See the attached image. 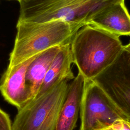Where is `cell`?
<instances>
[{
  "label": "cell",
  "mask_w": 130,
  "mask_h": 130,
  "mask_svg": "<svg viewBox=\"0 0 130 130\" xmlns=\"http://www.w3.org/2000/svg\"><path fill=\"white\" fill-rule=\"evenodd\" d=\"M60 47H54L39 54L28 67L25 83L30 100L38 95L47 70Z\"/></svg>",
  "instance_id": "11"
},
{
  "label": "cell",
  "mask_w": 130,
  "mask_h": 130,
  "mask_svg": "<svg viewBox=\"0 0 130 130\" xmlns=\"http://www.w3.org/2000/svg\"><path fill=\"white\" fill-rule=\"evenodd\" d=\"M70 81H60L18 110L12 130H55Z\"/></svg>",
  "instance_id": "4"
},
{
  "label": "cell",
  "mask_w": 130,
  "mask_h": 130,
  "mask_svg": "<svg viewBox=\"0 0 130 130\" xmlns=\"http://www.w3.org/2000/svg\"><path fill=\"white\" fill-rule=\"evenodd\" d=\"M102 130H130V124L124 120H118Z\"/></svg>",
  "instance_id": "13"
},
{
  "label": "cell",
  "mask_w": 130,
  "mask_h": 130,
  "mask_svg": "<svg viewBox=\"0 0 130 130\" xmlns=\"http://www.w3.org/2000/svg\"><path fill=\"white\" fill-rule=\"evenodd\" d=\"M38 55L15 66L7 67L1 78V94L6 101L17 110L30 100L25 83V76L28 67Z\"/></svg>",
  "instance_id": "7"
},
{
  "label": "cell",
  "mask_w": 130,
  "mask_h": 130,
  "mask_svg": "<svg viewBox=\"0 0 130 130\" xmlns=\"http://www.w3.org/2000/svg\"><path fill=\"white\" fill-rule=\"evenodd\" d=\"M85 82L86 79L79 72L70 81L55 130H74L76 127Z\"/></svg>",
  "instance_id": "8"
},
{
  "label": "cell",
  "mask_w": 130,
  "mask_h": 130,
  "mask_svg": "<svg viewBox=\"0 0 130 130\" xmlns=\"http://www.w3.org/2000/svg\"><path fill=\"white\" fill-rule=\"evenodd\" d=\"M81 27L60 20L42 23L17 21L8 67L18 65L51 48L71 43Z\"/></svg>",
  "instance_id": "2"
},
{
  "label": "cell",
  "mask_w": 130,
  "mask_h": 130,
  "mask_svg": "<svg viewBox=\"0 0 130 130\" xmlns=\"http://www.w3.org/2000/svg\"><path fill=\"white\" fill-rule=\"evenodd\" d=\"M123 50L130 54V41L128 44L123 47Z\"/></svg>",
  "instance_id": "14"
},
{
  "label": "cell",
  "mask_w": 130,
  "mask_h": 130,
  "mask_svg": "<svg viewBox=\"0 0 130 130\" xmlns=\"http://www.w3.org/2000/svg\"><path fill=\"white\" fill-rule=\"evenodd\" d=\"M9 1H12V0H9ZM14 1H18V2H19L21 0H14Z\"/></svg>",
  "instance_id": "15"
},
{
  "label": "cell",
  "mask_w": 130,
  "mask_h": 130,
  "mask_svg": "<svg viewBox=\"0 0 130 130\" xmlns=\"http://www.w3.org/2000/svg\"><path fill=\"white\" fill-rule=\"evenodd\" d=\"M73 62L86 80L110 66L123 50L119 37L90 25L81 27L70 43Z\"/></svg>",
  "instance_id": "1"
},
{
  "label": "cell",
  "mask_w": 130,
  "mask_h": 130,
  "mask_svg": "<svg viewBox=\"0 0 130 130\" xmlns=\"http://www.w3.org/2000/svg\"><path fill=\"white\" fill-rule=\"evenodd\" d=\"M91 80L130 124V54L123 50L113 64Z\"/></svg>",
  "instance_id": "5"
},
{
  "label": "cell",
  "mask_w": 130,
  "mask_h": 130,
  "mask_svg": "<svg viewBox=\"0 0 130 130\" xmlns=\"http://www.w3.org/2000/svg\"><path fill=\"white\" fill-rule=\"evenodd\" d=\"M72 63L73 62L70 43L60 46L58 52L47 70L37 95L45 93L63 80H73L75 76L72 70Z\"/></svg>",
  "instance_id": "10"
},
{
  "label": "cell",
  "mask_w": 130,
  "mask_h": 130,
  "mask_svg": "<svg viewBox=\"0 0 130 130\" xmlns=\"http://www.w3.org/2000/svg\"><path fill=\"white\" fill-rule=\"evenodd\" d=\"M118 37L130 36V14L124 2L112 5L95 15L88 23Z\"/></svg>",
  "instance_id": "9"
},
{
  "label": "cell",
  "mask_w": 130,
  "mask_h": 130,
  "mask_svg": "<svg viewBox=\"0 0 130 130\" xmlns=\"http://www.w3.org/2000/svg\"><path fill=\"white\" fill-rule=\"evenodd\" d=\"M0 130H12V122L10 116L1 108Z\"/></svg>",
  "instance_id": "12"
},
{
  "label": "cell",
  "mask_w": 130,
  "mask_h": 130,
  "mask_svg": "<svg viewBox=\"0 0 130 130\" xmlns=\"http://www.w3.org/2000/svg\"><path fill=\"white\" fill-rule=\"evenodd\" d=\"M125 0H22L18 21L42 23L60 20L81 27L107 7Z\"/></svg>",
  "instance_id": "3"
},
{
  "label": "cell",
  "mask_w": 130,
  "mask_h": 130,
  "mask_svg": "<svg viewBox=\"0 0 130 130\" xmlns=\"http://www.w3.org/2000/svg\"><path fill=\"white\" fill-rule=\"evenodd\" d=\"M21 1H22V0H21Z\"/></svg>",
  "instance_id": "16"
},
{
  "label": "cell",
  "mask_w": 130,
  "mask_h": 130,
  "mask_svg": "<svg viewBox=\"0 0 130 130\" xmlns=\"http://www.w3.org/2000/svg\"><path fill=\"white\" fill-rule=\"evenodd\" d=\"M80 130H102L123 120L103 90L92 80H86L82 96Z\"/></svg>",
  "instance_id": "6"
}]
</instances>
